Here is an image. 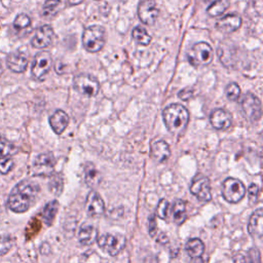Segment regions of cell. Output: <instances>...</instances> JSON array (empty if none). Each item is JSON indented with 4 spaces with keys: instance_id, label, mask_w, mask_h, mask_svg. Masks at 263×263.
<instances>
[{
    "instance_id": "cell-1",
    "label": "cell",
    "mask_w": 263,
    "mask_h": 263,
    "mask_svg": "<svg viewBox=\"0 0 263 263\" xmlns=\"http://www.w3.org/2000/svg\"><path fill=\"white\" fill-rule=\"evenodd\" d=\"M39 186L31 180H23L17 183L9 193L7 206L14 213H24L28 211L36 200L39 193Z\"/></svg>"
},
{
    "instance_id": "cell-2",
    "label": "cell",
    "mask_w": 263,
    "mask_h": 263,
    "mask_svg": "<svg viewBox=\"0 0 263 263\" xmlns=\"http://www.w3.org/2000/svg\"><path fill=\"white\" fill-rule=\"evenodd\" d=\"M162 117L168 132L176 136L182 135L189 122V113L181 104L168 105L162 111Z\"/></svg>"
},
{
    "instance_id": "cell-3",
    "label": "cell",
    "mask_w": 263,
    "mask_h": 263,
    "mask_svg": "<svg viewBox=\"0 0 263 263\" xmlns=\"http://www.w3.org/2000/svg\"><path fill=\"white\" fill-rule=\"evenodd\" d=\"M82 45L88 52L100 51L106 42V31L102 26L92 25L84 29L82 33Z\"/></svg>"
},
{
    "instance_id": "cell-4",
    "label": "cell",
    "mask_w": 263,
    "mask_h": 263,
    "mask_svg": "<svg viewBox=\"0 0 263 263\" xmlns=\"http://www.w3.org/2000/svg\"><path fill=\"white\" fill-rule=\"evenodd\" d=\"M213 48L206 42H197L187 52V60L193 67L206 66L213 61Z\"/></svg>"
},
{
    "instance_id": "cell-5",
    "label": "cell",
    "mask_w": 263,
    "mask_h": 263,
    "mask_svg": "<svg viewBox=\"0 0 263 263\" xmlns=\"http://www.w3.org/2000/svg\"><path fill=\"white\" fill-rule=\"evenodd\" d=\"M73 87L80 95L90 98L97 96V93L99 92L100 83L95 76L82 73L74 77Z\"/></svg>"
},
{
    "instance_id": "cell-6",
    "label": "cell",
    "mask_w": 263,
    "mask_h": 263,
    "mask_svg": "<svg viewBox=\"0 0 263 263\" xmlns=\"http://www.w3.org/2000/svg\"><path fill=\"white\" fill-rule=\"evenodd\" d=\"M222 194L226 201L236 203L246 195V187L235 178H227L222 184Z\"/></svg>"
},
{
    "instance_id": "cell-7",
    "label": "cell",
    "mask_w": 263,
    "mask_h": 263,
    "mask_svg": "<svg viewBox=\"0 0 263 263\" xmlns=\"http://www.w3.org/2000/svg\"><path fill=\"white\" fill-rule=\"evenodd\" d=\"M99 247L110 256L118 255L125 246V237L121 234L107 233L97 238Z\"/></svg>"
},
{
    "instance_id": "cell-8",
    "label": "cell",
    "mask_w": 263,
    "mask_h": 263,
    "mask_svg": "<svg viewBox=\"0 0 263 263\" xmlns=\"http://www.w3.org/2000/svg\"><path fill=\"white\" fill-rule=\"evenodd\" d=\"M52 65L51 54L46 50H41L37 52L34 57L32 63L31 73L32 76L37 80H43Z\"/></svg>"
},
{
    "instance_id": "cell-9",
    "label": "cell",
    "mask_w": 263,
    "mask_h": 263,
    "mask_svg": "<svg viewBox=\"0 0 263 263\" xmlns=\"http://www.w3.org/2000/svg\"><path fill=\"white\" fill-rule=\"evenodd\" d=\"M190 192L201 202L212 199L210 180L203 175H196L190 185Z\"/></svg>"
},
{
    "instance_id": "cell-10",
    "label": "cell",
    "mask_w": 263,
    "mask_h": 263,
    "mask_svg": "<svg viewBox=\"0 0 263 263\" xmlns=\"http://www.w3.org/2000/svg\"><path fill=\"white\" fill-rule=\"evenodd\" d=\"M241 109L245 116L251 121H257L261 117V102L253 93L248 92L241 101Z\"/></svg>"
},
{
    "instance_id": "cell-11",
    "label": "cell",
    "mask_w": 263,
    "mask_h": 263,
    "mask_svg": "<svg viewBox=\"0 0 263 263\" xmlns=\"http://www.w3.org/2000/svg\"><path fill=\"white\" fill-rule=\"evenodd\" d=\"M159 14L156 2L154 0H142L138 5V16L145 25H153Z\"/></svg>"
},
{
    "instance_id": "cell-12",
    "label": "cell",
    "mask_w": 263,
    "mask_h": 263,
    "mask_svg": "<svg viewBox=\"0 0 263 263\" xmlns=\"http://www.w3.org/2000/svg\"><path fill=\"white\" fill-rule=\"evenodd\" d=\"M53 38H54V32L51 26L43 25L37 29L34 37L32 38L31 44L35 48L43 49L48 47L52 43Z\"/></svg>"
},
{
    "instance_id": "cell-13",
    "label": "cell",
    "mask_w": 263,
    "mask_h": 263,
    "mask_svg": "<svg viewBox=\"0 0 263 263\" xmlns=\"http://www.w3.org/2000/svg\"><path fill=\"white\" fill-rule=\"evenodd\" d=\"M54 157L51 153L39 154L33 164V172L37 176H49L53 172Z\"/></svg>"
},
{
    "instance_id": "cell-14",
    "label": "cell",
    "mask_w": 263,
    "mask_h": 263,
    "mask_svg": "<svg viewBox=\"0 0 263 263\" xmlns=\"http://www.w3.org/2000/svg\"><path fill=\"white\" fill-rule=\"evenodd\" d=\"M241 26V17L237 13H229L220 17L216 23V29L222 33H232Z\"/></svg>"
},
{
    "instance_id": "cell-15",
    "label": "cell",
    "mask_w": 263,
    "mask_h": 263,
    "mask_svg": "<svg viewBox=\"0 0 263 263\" xmlns=\"http://www.w3.org/2000/svg\"><path fill=\"white\" fill-rule=\"evenodd\" d=\"M85 210L87 215L89 216H100L105 211V204L100 196V194L96 191H90L86 197L85 201Z\"/></svg>"
},
{
    "instance_id": "cell-16",
    "label": "cell",
    "mask_w": 263,
    "mask_h": 263,
    "mask_svg": "<svg viewBox=\"0 0 263 263\" xmlns=\"http://www.w3.org/2000/svg\"><path fill=\"white\" fill-rule=\"evenodd\" d=\"M210 121L216 129H227L231 125L232 116L224 109H216L212 112Z\"/></svg>"
},
{
    "instance_id": "cell-17",
    "label": "cell",
    "mask_w": 263,
    "mask_h": 263,
    "mask_svg": "<svg viewBox=\"0 0 263 263\" xmlns=\"http://www.w3.org/2000/svg\"><path fill=\"white\" fill-rule=\"evenodd\" d=\"M6 65L10 71L14 73H23L27 69L28 59L20 51L11 52L6 58Z\"/></svg>"
},
{
    "instance_id": "cell-18",
    "label": "cell",
    "mask_w": 263,
    "mask_h": 263,
    "mask_svg": "<svg viewBox=\"0 0 263 263\" xmlns=\"http://www.w3.org/2000/svg\"><path fill=\"white\" fill-rule=\"evenodd\" d=\"M49 124L57 135H61L69 124V116L63 110H57L49 117Z\"/></svg>"
},
{
    "instance_id": "cell-19",
    "label": "cell",
    "mask_w": 263,
    "mask_h": 263,
    "mask_svg": "<svg viewBox=\"0 0 263 263\" xmlns=\"http://www.w3.org/2000/svg\"><path fill=\"white\" fill-rule=\"evenodd\" d=\"M263 215H262V209H258L250 218L249 225H248V231L249 233L255 237L260 238L262 236L263 230Z\"/></svg>"
},
{
    "instance_id": "cell-20",
    "label": "cell",
    "mask_w": 263,
    "mask_h": 263,
    "mask_svg": "<svg viewBox=\"0 0 263 263\" xmlns=\"http://www.w3.org/2000/svg\"><path fill=\"white\" fill-rule=\"evenodd\" d=\"M151 155L157 162L165 161L171 155V150L167 143L161 140L154 142L151 145Z\"/></svg>"
},
{
    "instance_id": "cell-21",
    "label": "cell",
    "mask_w": 263,
    "mask_h": 263,
    "mask_svg": "<svg viewBox=\"0 0 263 263\" xmlns=\"http://www.w3.org/2000/svg\"><path fill=\"white\" fill-rule=\"evenodd\" d=\"M98 238V229L91 224H83L78 233V239L82 245L89 246Z\"/></svg>"
},
{
    "instance_id": "cell-22",
    "label": "cell",
    "mask_w": 263,
    "mask_h": 263,
    "mask_svg": "<svg viewBox=\"0 0 263 263\" xmlns=\"http://www.w3.org/2000/svg\"><path fill=\"white\" fill-rule=\"evenodd\" d=\"M209 3L206 13L210 16H219L226 11L230 5V0H206Z\"/></svg>"
},
{
    "instance_id": "cell-23",
    "label": "cell",
    "mask_w": 263,
    "mask_h": 263,
    "mask_svg": "<svg viewBox=\"0 0 263 263\" xmlns=\"http://www.w3.org/2000/svg\"><path fill=\"white\" fill-rule=\"evenodd\" d=\"M185 250L190 258L200 257L204 251V245L199 238H191L187 241Z\"/></svg>"
},
{
    "instance_id": "cell-24",
    "label": "cell",
    "mask_w": 263,
    "mask_h": 263,
    "mask_svg": "<svg viewBox=\"0 0 263 263\" xmlns=\"http://www.w3.org/2000/svg\"><path fill=\"white\" fill-rule=\"evenodd\" d=\"M173 219L176 224H182L186 219V204L183 200L177 199L173 205Z\"/></svg>"
},
{
    "instance_id": "cell-25",
    "label": "cell",
    "mask_w": 263,
    "mask_h": 263,
    "mask_svg": "<svg viewBox=\"0 0 263 263\" xmlns=\"http://www.w3.org/2000/svg\"><path fill=\"white\" fill-rule=\"evenodd\" d=\"M58 209H59V203L57 200H51L45 204V206L42 211V218L46 225L49 226L52 224L54 217L58 213Z\"/></svg>"
},
{
    "instance_id": "cell-26",
    "label": "cell",
    "mask_w": 263,
    "mask_h": 263,
    "mask_svg": "<svg viewBox=\"0 0 263 263\" xmlns=\"http://www.w3.org/2000/svg\"><path fill=\"white\" fill-rule=\"evenodd\" d=\"M132 37L134 41L141 45H148L151 42V36L143 27H135L132 32Z\"/></svg>"
},
{
    "instance_id": "cell-27",
    "label": "cell",
    "mask_w": 263,
    "mask_h": 263,
    "mask_svg": "<svg viewBox=\"0 0 263 263\" xmlns=\"http://www.w3.org/2000/svg\"><path fill=\"white\" fill-rule=\"evenodd\" d=\"M84 180L88 186H95L99 183V172L92 163H88L84 168Z\"/></svg>"
},
{
    "instance_id": "cell-28",
    "label": "cell",
    "mask_w": 263,
    "mask_h": 263,
    "mask_svg": "<svg viewBox=\"0 0 263 263\" xmlns=\"http://www.w3.org/2000/svg\"><path fill=\"white\" fill-rule=\"evenodd\" d=\"M61 5V0H45L42 6V15L44 17H51L57 14Z\"/></svg>"
},
{
    "instance_id": "cell-29",
    "label": "cell",
    "mask_w": 263,
    "mask_h": 263,
    "mask_svg": "<svg viewBox=\"0 0 263 263\" xmlns=\"http://www.w3.org/2000/svg\"><path fill=\"white\" fill-rule=\"evenodd\" d=\"M17 151L16 147L6 138L0 135V157L12 156Z\"/></svg>"
},
{
    "instance_id": "cell-30",
    "label": "cell",
    "mask_w": 263,
    "mask_h": 263,
    "mask_svg": "<svg viewBox=\"0 0 263 263\" xmlns=\"http://www.w3.org/2000/svg\"><path fill=\"white\" fill-rule=\"evenodd\" d=\"M225 93H226V97L229 101L235 102V101L238 100V98L240 96V87L235 82H230L226 86Z\"/></svg>"
},
{
    "instance_id": "cell-31",
    "label": "cell",
    "mask_w": 263,
    "mask_h": 263,
    "mask_svg": "<svg viewBox=\"0 0 263 263\" xmlns=\"http://www.w3.org/2000/svg\"><path fill=\"white\" fill-rule=\"evenodd\" d=\"M30 25H31V18L26 13L17 14L13 21V27L16 30H23L25 28H28Z\"/></svg>"
},
{
    "instance_id": "cell-32",
    "label": "cell",
    "mask_w": 263,
    "mask_h": 263,
    "mask_svg": "<svg viewBox=\"0 0 263 263\" xmlns=\"http://www.w3.org/2000/svg\"><path fill=\"white\" fill-rule=\"evenodd\" d=\"M13 246V238L9 235L2 234L0 235V256L7 254Z\"/></svg>"
},
{
    "instance_id": "cell-33",
    "label": "cell",
    "mask_w": 263,
    "mask_h": 263,
    "mask_svg": "<svg viewBox=\"0 0 263 263\" xmlns=\"http://www.w3.org/2000/svg\"><path fill=\"white\" fill-rule=\"evenodd\" d=\"M14 165V162L11 156H3L0 157V173L3 175L8 174Z\"/></svg>"
},
{
    "instance_id": "cell-34",
    "label": "cell",
    "mask_w": 263,
    "mask_h": 263,
    "mask_svg": "<svg viewBox=\"0 0 263 263\" xmlns=\"http://www.w3.org/2000/svg\"><path fill=\"white\" fill-rule=\"evenodd\" d=\"M168 208H170V203L166 199H160L158 205H157V210H156V214L160 219H166L167 217V213H168Z\"/></svg>"
},
{
    "instance_id": "cell-35",
    "label": "cell",
    "mask_w": 263,
    "mask_h": 263,
    "mask_svg": "<svg viewBox=\"0 0 263 263\" xmlns=\"http://www.w3.org/2000/svg\"><path fill=\"white\" fill-rule=\"evenodd\" d=\"M259 193H260V188H259V186L256 185V184H251L250 187H249V189H248V197H249V200H250V202H251L252 204L257 202Z\"/></svg>"
},
{
    "instance_id": "cell-36",
    "label": "cell",
    "mask_w": 263,
    "mask_h": 263,
    "mask_svg": "<svg viewBox=\"0 0 263 263\" xmlns=\"http://www.w3.org/2000/svg\"><path fill=\"white\" fill-rule=\"evenodd\" d=\"M148 231L152 237H154L156 235L157 228H156V221H155L154 215H151L148 219Z\"/></svg>"
},
{
    "instance_id": "cell-37",
    "label": "cell",
    "mask_w": 263,
    "mask_h": 263,
    "mask_svg": "<svg viewBox=\"0 0 263 263\" xmlns=\"http://www.w3.org/2000/svg\"><path fill=\"white\" fill-rule=\"evenodd\" d=\"M250 262L251 263H261L260 260V253L257 249H252L250 251Z\"/></svg>"
},
{
    "instance_id": "cell-38",
    "label": "cell",
    "mask_w": 263,
    "mask_h": 263,
    "mask_svg": "<svg viewBox=\"0 0 263 263\" xmlns=\"http://www.w3.org/2000/svg\"><path fill=\"white\" fill-rule=\"evenodd\" d=\"M192 95H193V91H192L191 89H189V88L182 89V90L178 93L179 98H180V99H182V100H184V101L189 100V99L192 97Z\"/></svg>"
},
{
    "instance_id": "cell-39",
    "label": "cell",
    "mask_w": 263,
    "mask_h": 263,
    "mask_svg": "<svg viewBox=\"0 0 263 263\" xmlns=\"http://www.w3.org/2000/svg\"><path fill=\"white\" fill-rule=\"evenodd\" d=\"M83 0H68V4L71 5V6H74V5H78L82 2Z\"/></svg>"
},
{
    "instance_id": "cell-40",
    "label": "cell",
    "mask_w": 263,
    "mask_h": 263,
    "mask_svg": "<svg viewBox=\"0 0 263 263\" xmlns=\"http://www.w3.org/2000/svg\"><path fill=\"white\" fill-rule=\"evenodd\" d=\"M191 259H192L191 263H203L200 257H197V258H191Z\"/></svg>"
},
{
    "instance_id": "cell-41",
    "label": "cell",
    "mask_w": 263,
    "mask_h": 263,
    "mask_svg": "<svg viewBox=\"0 0 263 263\" xmlns=\"http://www.w3.org/2000/svg\"><path fill=\"white\" fill-rule=\"evenodd\" d=\"M2 73H3V67L1 66V63H0V76H1Z\"/></svg>"
}]
</instances>
